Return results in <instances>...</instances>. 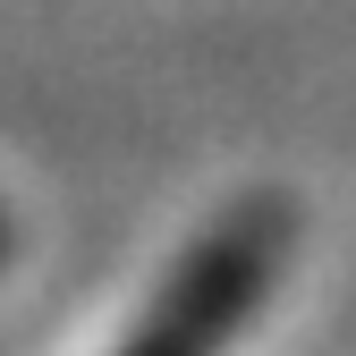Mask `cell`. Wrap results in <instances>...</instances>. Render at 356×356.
I'll return each mask as SVG.
<instances>
[{
  "instance_id": "1",
  "label": "cell",
  "mask_w": 356,
  "mask_h": 356,
  "mask_svg": "<svg viewBox=\"0 0 356 356\" xmlns=\"http://www.w3.org/2000/svg\"><path fill=\"white\" fill-rule=\"evenodd\" d=\"M280 238H289L280 212L220 220V229L178 263V280L161 289V305L136 323V339H127L119 356H212L254 314V297H263V280H272V263H280Z\"/></svg>"
},
{
  "instance_id": "2",
  "label": "cell",
  "mask_w": 356,
  "mask_h": 356,
  "mask_svg": "<svg viewBox=\"0 0 356 356\" xmlns=\"http://www.w3.org/2000/svg\"><path fill=\"white\" fill-rule=\"evenodd\" d=\"M0 263H9V212H0Z\"/></svg>"
}]
</instances>
